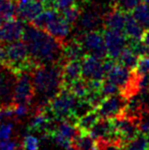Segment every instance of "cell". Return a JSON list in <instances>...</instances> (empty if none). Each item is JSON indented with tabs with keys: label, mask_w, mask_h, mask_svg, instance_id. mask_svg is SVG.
I'll list each match as a JSON object with an SVG mask.
<instances>
[{
	"label": "cell",
	"mask_w": 149,
	"mask_h": 150,
	"mask_svg": "<svg viewBox=\"0 0 149 150\" xmlns=\"http://www.w3.org/2000/svg\"><path fill=\"white\" fill-rule=\"evenodd\" d=\"M23 39L37 65L53 64L64 59V45L47 31L35 26L26 27Z\"/></svg>",
	"instance_id": "1"
},
{
	"label": "cell",
	"mask_w": 149,
	"mask_h": 150,
	"mask_svg": "<svg viewBox=\"0 0 149 150\" xmlns=\"http://www.w3.org/2000/svg\"><path fill=\"white\" fill-rule=\"evenodd\" d=\"M61 69L58 63L37 65L32 74L35 95L49 102L62 88Z\"/></svg>",
	"instance_id": "2"
},
{
	"label": "cell",
	"mask_w": 149,
	"mask_h": 150,
	"mask_svg": "<svg viewBox=\"0 0 149 150\" xmlns=\"http://www.w3.org/2000/svg\"><path fill=\"white\" fill-rule=\"evenodd\" d=\"M79 98L75 96L72 92L66 88H61V90L48 102L46 106L47 110L56 120H76V109H77ZM76 124V122H75Z\"/></svg>",
	"instance_id": "3"
},
{
	"label": "cell",
	"mask_w": 149,
	"mask_h": 150,
	"mask_svg": "<svg viewBox=\"0 0 149 150\" xmlns=\"http://www.w3.org/2000/svg\"><path fill=\"white\" fill-rule=\"evenodd\" d=\"M35 95L32 75L29 71H23L16 74V80L13 88L12 104L24 103L30 105Z\"/></svg>",
	"instance_id": "4"
},
{
	"label": "cell",
	"mask_w": 149,
	"mask_h": 150,
	"mask_svg": "<svg viewBox=\"0 0 149 150\" xmlns=\"http://www.w3.org/2000/svg\"><path fill=\"white\" fill-rule=\"evenodd\" d=\"M127 104V97L123 93H119L112 96L104 97L95 109L99 113L100 117L113 119L124 115Z\"/></svg>",
	"instance_id": "5"
},
{
	"label": "cell",
	"mask_w": 149,
	"mask_h": 150,
	"mask_svg": "<svg viewBox=\"0 0 149 150\" xmlns=\"http://www.w3.org/2000/svg\"><path fill=\"white\" fill-rule=\"evenodd\" d=\"M79 41L82 43L87 54L94 55L100 59H104L105 57H107L104 37L101 32L95 30L83 33Z\"/></svg>",
	"instance_id": "6"
},
{
	"label": "cell",
	"mask_w": 149,
	"mask_h": 150,
	"mask_svg": "<svg viewBox=\"0 0 149 150\" xmlns=\"http://www.w3.org/2000/svg\"><path fill=\"white\" fill-rule=\"evenodd\" d=\"M16 80V71L7 67L0 65V107H6L12 104Z\"/></svg>",
	"instance_id": "7"
},
{
	"label": "cell",
	"mask_w": 149,
	"mask_h": 150,
	"mask_svg": "<svg viewBox=\"0 0 149 150\" xmlns=\"http://www.w3.org/2000/svg\"><path fill=\"white\" fill-rule=\"evenodd\" d=\"M103 37H104V42H105L107 57L117 60L119 56L121 55V51L128 45L127 36L121 31L106 29L103 32Z\"/></svg>",
	"instance_id": "8"
},
{
	"label": "cell",
	"mask_w": 149,
	"mask_h": 150,
	"mask_svg": "<svg viewBox=\"0 0 149 150\" xmlns=\"http://www.w3.org/2000/svg\"><path fill=\"white\" fill-rule=\"evenodd\" d=\"M82 62V78L86 81H103L105 73L103 69V60L94 55L87 54Z\"/></svg>",
	"instance_id": "9"
},
{
	"label": "cell",
	"mask_w": 149,
	"mask_h": 150,
	"mask_svg": "<svg viewBox=\"0 0 149 150\" xmlns=\"http://www.w3.org/2000/svg\"><path fill=\"white\" fill-rule=\"evenodd\" d=\"M25 30L26 27L22 20L10 18L0 23V43L8 44L18 41L24 36Z\"/></svg>",
	"instance_id": "10"
},
{
	"label": "cell",
	"mask_w": 149,
	"mask_h": 150,
	"mask_svg": "<svg viewBox=\"0 0 149 150\" xmlns=\"http://www.w3.org/2000/svg\"><path fill=\"white\" fill-rule=\"evenodd\" d=\"M113 124L121 138V144L125 145L140 134L138 124H136L131 117H125L124 115L113 117Z\"/></svg>",
	"instance_id": "11"
},
{
	"label": "cell",
	"mask_w": 149,
	"mask_h": 150,
	"mask_svg": "<svg viewBox=\"0 0 149 150\" xmlns=\"http://www.w3.org/2000/svg\"><path fill=\"white\" fill-rule=\"evenodd\" d=\"M43 3L37 0H18L16 3V13L25 22H33L44 10Z\"/></svg>",
	"instance_id": "12"
},
{
	"label": "cell",
	"mask_w": 149,
	"mask_h": 150,
	"mask_svg": "<svg viewBox=\"0 0 149 150\" xmlns=\"http://www.w3.org/2000/svg\"><path fill=\"white\" fill-rule=\"evenodd\" d=\"M78 28L82 33L98 30L103 25V18L96 9H87L81 12L78 20Z\"/></svg>",
	"instance_id": "13"
},
{
	"label": "cell",
	"mask_w": 149,
	"mask_h": 150,
	"mask_svg": "<svg viewBox=\"0 0 149 150\" xmlns=\"http://www.w3.org/2000/svg\"><path fill=\"white\" fill-rule=\"evenodd\" d=\"M71 26H72V25L68 24L61 16L58 14L54 20H52L51 22L47 25V27H46L44 30L47 31L50 35L53 36L54 38H56L58 41H60L64 44V40L70 35L71 30H72Z\"/></svg>",
	"instance_id": "14"
},
{
	"label": "cell",
	"mask_w": 149,
	"mask_h": 150,
	"mask_svg": "<svg viewBox=\"0 0 149 150\" xmlns=\"http://www.w3.org/2000/svg\"><path fill=\"white\" fill-rule=\"evenodd\" d=\"M62 88H66L73 82L82 78L81 60H66L62 65Z\"/></svg>",
	"instance_id": "15"
},
{
	"label": "cell",
	"mask_w": 149,
	"mask_h": 150,
	"mask_svg": "<svg viewBox=\"0 0 149 150\" xmlns=\"http://www.w3.org/2000/svg\"><path fill=\"white\" fill-rule=\"evenodd\" d=\"M51 120L53 117L49 113L46 107H41L38 111H36L33 117L30 120L29 129L30 132H45L49 131V126Z\"/></svg>",
	"instance_id": "16"
},
{
	"label": "cell",
	"mask_w": 149,
	"mask_h": 150,
	"mask_svg": "<svg viewBox=\"0 0 149 150\" xmlns=\"http://www.w3.org/2000/svg\"><path fill=\"white\" fill-rule=\"evenodd\" d=\"M126 16H127V13H125V11L114 6L112 9H110L104 16L103 26L106 29H109V30L124 32V28H125L126 24Z\"/></svg>",
	"instance_id": "17"
},
{
	"label": "cell",
	"mask_w": 149,
	"mask_h": 150,
	"mask_svg": "<svg viewBox=\"0 0 149 150\" xmlns=\"http://www.w3.org/2000/svg\"><path fill=\"white\" fill-rule=\"evenodd\" d=\"M64 44V59L82 60L87 55V52L79 40H72Z\"/></svg>",
	"instance_id": "18"
},
{
	"label": "cell",
	"mask_w": 149,
	"mask_h": 150,
	"mask_svg": "<svg viewBox=\"0 0 149 150\" xmlns=\"http://www.w3.org/2000/svg\"><path fill=\"white\" fill-rule=\"evenodd\" d=\"M124 33L127 36L128 40H141L144 34V28L135 20L132 13H127Z\"/></svg>",
	"instance_id": "19"
},
{
	"label": "cell",
	"mask_w": 149,
	"mask_h": 150,
	"mask_svg": "<svg viewBox=\"0 0 149 150\" xmlns=\"http://www.w3.org/2000/svg\"><path fill=\"white\" fill-rule=\"evenodd\" d=\"M100 115L97 112L95 108H92L85 115L80 117L76 122V127H77L79 132L89 133V131L93 128V126L99 120Z\"/></svg>",
	"instance_id": "20"
},
{
	"label": "cell",
	"mask_w": 149,
	"mask_h": 150,
	"mask_svg": "<svg viewBox=\"0 0 149 150\" xmlns=\"http://www.w3.org/2000/svg\"><path fill=\"white\" fill-rule=\"evenodd\" d=\"M75 150H99V143L89 133L79 132L73 141Z\"/></svg>",
	"instance_id": "21"
},
{
	"label": "cell",
	"mask_w": 149,
	"mask_h": 150,
	"mask_svg": "<svg viewBox=\"0 0 149 150\" xmlns=\"http://www.w3.org/2000/svg\"><path fill=\"white\" fill-rule=\"evenodd\" d=\"M138 58H139V56L127 45V47L121 51V55L119 56L117 61H119L121 64H123L124 67L134 71L136 67V64H137Z\"/></svg>",
	"instance_id": "22"
},
{
	"label": "cell",
	"mask_w": 149,
	"mask_h": 150,
	"mask_svg": "<svg viewBox=\"0 0 149 150\" xmlns=\"http://www.w3.org/2000/svg\"><path fill=\"white\" fill-rule=\"evenodd\" d=\"M55 130L57 131L59 134H61L64 137H66V138L70 139V140H72V141H74L76 136H77L78 133H79L75 122L68 120H60Z\"/></svg>",
	"instance_id": "23"
},
{
	"label": "cell",
	"mask_w": 149,
	"mask_h": 150,
	"mask_svg": "<svg viewBox=\"0 0 149 150\" xmlns=\"http://www.w3.org/2000/svg\"><path fill=\"white\" fill-rule=\"evenodd\" d=\"M16 14L14 0H0V23L13 18Z\"/></svg>",
	"instance_id": "24"
},
{
	"label": "cell",
	"mask_w": 149,
	"mask_h": 150,
	"mask_svg": "<svg viewBox=\"0 0 149 150\" xmlns=\"http://www.w3.org/2000/svg\"><path fill=\"white\" fill-rule=\"evenodd\" d=\"M131 13L144 29H149V5L140 3Z\"/></svg>",
	"instance_id": "25"
},
{
	"label": "cell",
	"mask_w": 149,
	"mask_h": 150,
	"mask_svg": "<svg viewBox=\"0 0 149 150\" xmlns=\"http://www.w3.org/2000/svg\"><path fill=\"white\" fill-rule=\"evenodd\" d=\"M58 13L56 12V9H52V8H48V9H44L39 16L33 21V26L37 27L40 29H45L47 25L51 22L52 20L56 18Z\"/></svg>",
	"instance_id": "26"
},
{
	"label": "cell",
	"mask_w": 149,
	"mask_h": 150,
	"mask_svg": "<svg viewBox=\"0 0 149 150\" xmlns=\"http://www.w3.org/2000/svg\"><path fill=\"white\" fill-rule=\"evenodd\" d=\"M66 89L70 90L71 92H72L73 94L77 97V98L82 99V100H84V99L86 98L88 92H89L87 81H86L85 79H83V78H81V79L73 82L70 86L66 87Z\"/></svg>",
	"instance_id": "27"
},
{
	"label": "cell",
	"mask_w": 149,
	"mask_h": 150,
	"mask_svg": "<svg viewBox=\"0 0 149 150\" xmlns=\"http://www.w3.org/2000/svg\"><path fill=\"white\" fill-rule=\"evenodd\" d=\"M124 150H149V143L146 135L140 133L136 138L124 145Z\"/></svg>",
	"instance_id": "28"
},
{
	"label": "cell",
	"mask_w": 149,
	"mask_h": 150,
	"mask_svg": "<svg viewBox=\"0 0 149 150\" xmlns=\"http://www.w3.org/2000/svg\"><path fill=\"white\" fill-rule=\"evenodd\" d=\"M80 14H81V10H80L79 6L76 5V4L71 6V7L66 8L62 11H60V16L71 25L78 22V20L80 18Z\"/></svg>",
	"instance_id": "29"
},
{
	"label": "cell",
	"mask_w": 149,
	"mask_h": 150,
	"mask_svg": "<svg viewBox=\"0 0 149 150\" xmlns=\"http://www.w3.org/2000/svg\"><path fill=\"white\" fill-rule=\"evenodd\" d=\"M100 92H101L102 96L103 97H107V96H112V95L119 94L121 92V88L117 85V84L112 83V81L105 79L102 81L101 84V88H100Z\"/></svg>",
	"instance_id": "30"
},
{
	"label": "cell",
	"mask_w": 149,
	"mask_h": 150,
	"mask_svg": "<svg viewBox=\"0 0 149 150\" xmlns=\"http://www.w3.org/2000/svg\"><path fill=\"white\" fill-rule=\"evenodd\" d=\"M134 73L138 76L149 75V54L139 56Z\"/></svg>",
	"instance_id": "31"
},
{
	"label": "cell",
	"mask_w": 149,
	"mask_h": 150,
	"mask_svg": "<svg viewBox=\"0 0 149 150\" xmlns=\"http://www.w3.org/2000/svg\"><path fill=\"white\" fill-rule=\"evenodd\" d=\"M22 148L24 150H39L40 140L33 134L25 136L22 142Z\"/></svg>",
	"instance_id": "32"
},
{
	"label": "cell",
	"mask_w": 149,
	"mask_h": 150,
	"mask_svg": "<svg viewBox=\"0 0 149 150\" xmlns=\"http://www.w3.org/2000/svg\"><path fill=\"white\" fill-rule=\"evenodd\" d=\"M14 125L12 122H6L0 124V142L9 140L13 133Z\"/></svg>",
	"instance_id": "33"
},
{
	"label": "cell",
	"mask_w": 149,
	"mask_h": 150,
	"mask_svg": "<svg viewBox=\"0 0 149 150\" xmlns=\"http://www.w3.org/2000/svg\"><path fill=\"white\" fill-rule=\"evenodd\" d=\"M142 0H119L115 7L119 8L125 12H132L140 3Z\"/></svg>",
	"instance_id": "34"
},
{
	"label": "cell",
	"mask_w": 149,
	"mask_h": 150,
	"mask_svg": "<svg viewBox=\"0 0 149 150\" xmlns=\"http://www.w3.org/2000/svg\"><path fill=\"white\" fill-rule=\"evenodd\" d=\"M76 1L77 0H53L52 1V6L57 11H62L66 8L75 5Z\"/></svg>",
	"instance_id": "35"
},
{
	"label": "cell",
	"mask_w": 149,
	"mask_h": 150,
	"mask_svg": "<svg viewBox=\"0 0 149 150\" xmlns=\"http://www.w3.org/2000/svg\"><path fill=\"white\" fill-rule=\"evenodd\" d=\"M14 106V117H26L29 113V105L24 104V103H18V104H13Z\"/></svg>",
	"instance_id": "36"
},
{
	"label": "cell",
	"mask_w": 149,
	"mask_h": 150,
	"mask_svg": "<svg viewBox=\"0 0 149 150\" xmlns=\"http://www.w3.org/2000/svg\"><path fill=\"white\" fill-rule=\"evenodd\" d=\"M18 142L14 140H6L0 142V150H16Z\"/></svg>",
	"instance_id": "37"
},
{
	"label": "cell",
	"mask_w": 149,
	"mask_h": 150,
	"mask_svg": "<svg viewBox=\"0 0 149 150\" xmlns=\"http://www.w3.org/2000/svg\"><path fill=\"white\" fill-rule=\"evenodd\" d=\"M138 128H139V131L141 134L147 136L149 134V119L142 120L141 122L138 124Z\"/></svg>",
	"instance_id": "38"
},
{
	"label": "cell",
	"mask_w": 149,
	"mask_h": 150,
	"mask_svg": "<svg viewBox=\"0 0 149 150\" xmlns=\"http://www.w3.org/2000/svg\"><path fill=\"white\" fill-rule=\"evenodd\" d=\"M142 42L144 43V45L149 49V29H147L146 31H144V34L142 36Z\"/></svg>",
	"instance_id": "39"
},
{
	"label": "cell",
	"mask_w": 149,
	"mask_h": 150,
	"mask_svg": "<svg viewBox=\"0 0 149 150\" xmlns=\"http://www.w3.org/2000/svg\"><path fill=\"white\" fill-rule=\"evenodd\" d=\"M5 112H4V107H0V124L5 119Z\"/></svg>",
	"instance_id": "40"
},
{
	"label": "cell",
	"mask_w": 149,
	"mask_h": 150,
	"mask_svg": "<svg viewBox=\"0 0 149 150\" xmlns=\"http://www.w3.org/2000/svg\"><path fill=\"white\" fill-rule=\"evenodd\" d=\"M37 1L41 2V3H43L44 5H47V4H49V3H51V4H52V1H51V0H37Z\"/></svg>",
	"instance_id": "41"
},
{
	"label": "cell",
	"mask_w": 149,
	"mask_h": 150,
	"mask_svg": "<svg viewBox=\"0 0 149 150\" xmlns=\"http://www.w3.org/2000/svg\"><path fill=\"white\" fill-rule=\"evenodd\" d=\"M108 2H109V3H112V5H117V1H119V0H107Z\"/></svg>",
	"instance_id": "42"
},
{
	"label": "cell",
	"mask_w": 149,
	"mask_h": 150,
	"mask_svg": "<svg viewBox=\"0 0 149 150\" xmlns=\"http://www.w3.org/2000/svg\"><path fill=\"white\" fill-rule=\"evenodd\" d=\"M142 1L144 2V3H146L147 5H149V0H142Z\"/></svg>",
	"instance_id": "43"
},
{
	"label": "cell",
	"mask_w": 149,
	"mask_h": 150,
	"mask_svg": "<svg viewBox=\"0 0 149 150\" xmlns=\"http://www.w3.org/2000/svg\"><path fill=\"white\" fill-rule=\"evenodd\" d=\"M146 137H147V140H148V143H149V134L147 135V136H146Z\"/></svg>",
	"instance_id": "44"
},
{
	"label": "cell",
	"mask_w": 149,
	"mask_h": 150,
	"mask_svg": "<svg viewBox=\"0 0 149 150\" xmlns=\"http://www.w3.org/2000/svg\"><path fill=\"white\" fill-rule=\"evenodd\" d=\"M85 1H89V0H85Z\"/></svg>",
	"instance_id": "45"
},
{
	"label": "cell",
	"mask_w": 149,
	"mask_h": 150,
	"mask_svg": "<svg viewBox=\"0 0 149 150\" xmlns=\"http://www.w3.org/2000/svg\"><path fill=\"white\" fill-rule=\"evenodd\" d=\"M22 150H24V149H22Z\"/></svg>",
	"instance_id": "46"
}]
</instances>
